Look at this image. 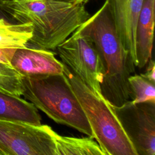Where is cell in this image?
<instances>
[{
  "mask_svg": "<svg viewBox=\"0 0 155 155\" xmlns=\"http://www.w3.org/2000/svg\"><path fill=\"white\" fill-rule=\"evenodd\" d=\"M63 73L88 119L92 137L105 155H137L111 104L102 94L94 92L65 64Z\"/></svg>",
  "mask_w": 155,
  "mask_h": 155,
  "instance_id": "obj_4",
  "label": "cell"
},
{
  "mask_svg": "<svg viewBox=\"0 0 155 155\" xmlns=\"http://www.w3.org/2000/svg\"><path fill=\"white\" fill-rule=\"evenodd\" d=\"M0 1H1V0H0Z\"/></svg>",
  "mask_w": 155,
  "mask_h": 155,
  "instance_id": "obj_19",
  "label": "cell"
},
{
  "mask_svg": "<svg viewBox=\"0 0 155 155\" xmlns=\"http://www.w3.org/2000/svg\"><path fill=\"white\" fill-rule=\"evenodd\" d=\"M11 64L23 76L62 74L64 66L52 50L27 46L16 50Z\"/></svg>",
  "mask_w": 155,
  "mask_h": 155,
  "instance_id": "obj_9",
  "label": "cell"
},
{
  "mask_svg": "<svg viewBox=\"0 0 155 155\" xmlns=\"http://www.w3.org/2000/svg\"><path fill=\"white\" fill-rule=\"evenodd\" d=\"M144 0H106L116 33L136 67V32L139 15Z\"/></svg>",
  "mask_w": 155,
  "mask_h": 155,
  "instance_id": "obj_8",
  "label": "cell"
},
{
  "mask_svg": "<svg viewBox=\"0 0 155 155\" xmlns=\"http://www.w3.org/2000/svg\"><path fill=\"white\" fill-rule=\"evenodd\" d=\"M63 1H70L74 3H79V4H85L87 3L90 0H63Z\"/></svg>",
  "mask_w": 155,
  "mask_h": 155,
  "instance_id": "obj_18",
  "label": "cell"
},
{
  "mask_svg": "<svg viewBox=\"0 0 155 155\" xmlns=\"http://www.w3.org/2000/svg\"><path fill=\"white\" fill-rule=\"evenodd\" d=\"M54 131L47 125L0 120V155H56Z\"/></svg>",
  "mask_w": 155,
  "mask_h": 155,
  "instance_id": "obj_6",
  "label": "cell"
},
{
  "mask_svg": "<svg viewBox=\"0 0 155 155\" xmlns=\"http://www.w3.org/2000/svg\"><path fill=\"white\" fill-rule=\"evenodd\" d=\"M0 9L16 22L31 24L27 47L52 51L90 16L84 4L63 0H1Z\"/></svg>",
  "mask_w": 155,
  "mask_h": 155,
  "instance_id": "obj_1",
  "label": "cell"
},
{
  "mask_svg": "<svg viewBox=\"0 0 155 155\" xmlns=\"http://www.w3.org/2000/svg\"><path fill=\"white\" fill-rule=\"evenodd\" d=\"M155 0H144L140 10L136 32V52L139 68L144 67L151 58Z\"/></svg>",
  "mask_w": 155,
  "mask_h": 155,
  "instance_id": "obj_10",
  "label": "cell"
},
{
  "mask_svg": "<svg viewBox=\"0 0 155 155\" xmlns=\"http://www.w3.org/2000/svg\"><path fill=\"white\" fill-rule=\"evenodd\" d=\"M79 28L91 38L100 54L105 70L103 97L111 105L120 106L130 98L128 78L136 66L116 33L106 1Z\"/></svg>",
  "mask_w": 155,
  "mask_h": 155,
  "instance_id": "obj_2",
  "label": "cell"
},
{
  "mask_svg": "<svg viewBox=\"0 0 155 155\" xmlns=\"http://www.w3.org/2000/svg\"><path fill=\"white\" fill-rule=\"evenodd\" d=\"M16 50L15 48H0V62L12 65V60Z\"/></svg>",
  "mask_w": 155,
  "mask_h": 155,
  "instance_id": "obj_16",
  "label": "cell"
},
{
  "mask_svg": "<svg viewBox=\"0 0 155 155\" xmlns=\"http://www.w3.org/2000/svg\"><path fill=\"white\" fill-rule=\"evenodd\" d=\"M0 120L41 124L38 109L32 103L21 96L2 92H0Z\"/></svg>",
  "mask_w": 155,
  "mask_h": 155,
  "instance_id": "obj_11",
  "label": "cell"
},
{
  "mask_svg": "<svg viewBox=\"0 0 155 155\" xmlns=\"http://www.w3.org/2000/svg\"><path fill=\"white\" fill-rule=\"evenodd\" d=\"M23 76L12 65L0 62V92L21 96Z\"/></svg>",
  "mask_w": 155,
  "mask_h": 155,
  "instance_id": "obj_15",
  "label": "cell"
},
{
  "mask_svg": "<svg viewBox=\"0 0 155 155\" xmlns=\"http://www.w3.org/2000/svg\"><path fill=\"white\" fill-rule=\"evenodd\" d=\"M24 98L55 122L73 128L92 137L84 110L64 73L23 76Z\"/></svg>",
  "mask_w": 155,
  "mask_h": 155,
  "instance_id": "obj_3",
  "label": "cell"
},
{
  "mask_svg": "<svg viewBox=\"0 0 155 155\" xmlns=\"http://www.w3.org/2000/svg\"><path fill=\"white\" fill-rule=\"evenodd\" d=\"M130 98L134 104L155 102L154 82L142 74L131 75L128 78Z\"/></svg>",
  "mask_w": 155,
  "mask_h": 155,
  "instance_id": "obj_14",
  "label": "cell"
},
{
  "mask_svg": "<svg viewBox=\"0 0 155 155\" xmlns=\"http://www.w3.org/2000/svg\"><path fill=\"white\" fill-rule=\"evenodd\" d=\"M32 35L31 24L12 23L0 18V48H24Z\"/></svg>",
  "mask_w": 155,
  "mask_h": 155,
  "instance_id": "obj_13",
  "label": "cell"
},
{
  "mask_svg": "<svg viewBox=\"0 0 155 155\" xmlns=\"http://www.w3.org/2000/svg\"><path fill=\"white\" fill-rule=\"evenodd\" d=\"M148 65L147 67V68L145 72V73L142 74L144 77L149 79L150 81L155 82V66H154V62L153 59H151V58L148 61Z\"/></svg>",
  "mask_w": 155,
  "mask_h": 155,
  "instance_id": "obj_17",
  "label": "cell"
},
{
  "mask_svg": "<svg viewBox=\"0 0 155 155\" xmlns=\"http://www.w3.org/2000/svg\"><path fill=\"white\" fill-rule=\"evenodd\" d=\"M56 155H105L93 137L64 136L54 131Z\"/></svg>",
  "mask_w": 155,
  "mask_h": 155,
  "instance_id": "obj_12",
  "label": "cell"
},
{
  "mask_svg": "<svg viewBox=\"0 0 155 155\" xmlns=\"http://www.w3.org/2000/svg\"><path fill=\"white\" fill-rule=\"evenodd\" d=\"M137 155L155 154V102L111 105Z\"/></svg>",
  "mask_w": 155,
  "mask_h": 155,
  "instance_id": "obj_7",
  "label": "cell"
},
{
  "mask_svg": "<svg viewBox=\"0 0 155 155\" xmlns=\"http://www.w3.org/2000/svg\"><path fill=\"white\" fill-rule=\"evenodd\" d=\"M64 63L84 84L97 94H102L101 85L105 70L96 45L79 28L56 50Z\"/></svg>",
  "mask_w": 155,
  "mask_h": 155,
  "instance_id": "obj_5",
  "label": "cell"
}]
</instances>
